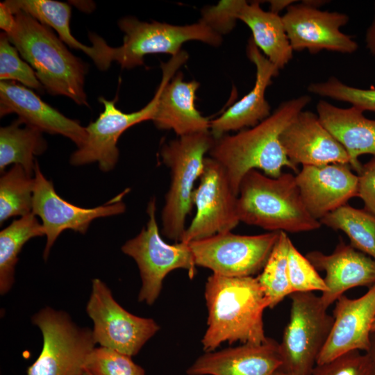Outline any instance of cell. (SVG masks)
I'll list each match as a JSON object with an SVG mask.
<instances>
[{"mask_svg": "<svg viewBox=\"0 0 375 375\" xmlns=\"http://www.w3.org/2000/svg\"><path fill=\"white\" fill-rule=\"evenodd\" d=\"M320 224L343 231L350 245L375 260V217L345 204L319 220Z\"/></svg>", "mask_w": 375, "mask_h": 375, "instance_id": "f1b7e54d", "label": "cell"}, {"mask_svg": "<svg viewBox=\"0 0 375 375\" xmlns=\"http://www.w3.org/2000/svg\"><path fill=\"white\" fill-rule=\"evenodd\" d=\"M158 96L159 91L157 90L153 98L144 108L130 113L117 108L116 99L108 101L99 97V102L103 105V111L95 121L91 122L85 127V142L71 155L70 164L81 166L97 162L103 172L113 169L119 159L117 144L120 136L130 127L152 119Z\"/></svg>", "mask_w": 375, "mask_h": 375, "instance_id": "2e32d148", "label": "cell"}, {"mask_svg": "<svg viewBox=\"0 0 375 375\" xmlns=\"http://www.w3.org/2000/svg\"><path fill=\"white\" fill-rule=\"evenodd\" d=\"M295 178L308 211L317 220L358 197V176L349 164L303 165Z\"/></svg>", "mask_w": 375, "mask_h": 375, "instance_id": "ac0fdd59", "label": "cell"}, {"mask_svg": "<svg viewBox=\"0 0 375 375\" xmlns=\"http://www.w3.org/2000/svg\"><path fill=\"white\" fill-rule=\"evenodd\" d=\"M282 20L294 51L351 54L358 48L351 36L341 31L349 21L346 13L322 10L303 1L290 6Z\"/></svg>", "mask_w": 375, "mask_h": 375, "instance_id": "5bb4252c", "label": "cell"}, {"mask_svg": "<svg viewBox=\"0 0 375 375\" xmlns=\"http://www.w3.org/2000/svg\"><path fill=\"white\" fill-rule=\"evenodd\" d=\"M310 101L307 94L290 99L257 125L215 139L208 153L224 168L237 195L242 179L251 169H260L272 178L281 176L285 167L299 172L298 167L287 157L279 138Z\"/></svg>", "mask_w": 375, "mask_h": 375, "instance_id": "6da1fadb", "label": "cell"}, {"mask_svg": "<svg viewBox=\"0 0 375 375\" xmlns=\"http://www.w3.org/2000/svg\"><path fill=\"white\" fill-rule=\"evenodd\" d=\"M34 175L13 165L0 178V223L32 213Z\"/></svg>", "mask_w": 375, "mask_h": 375, "instance_id": "f546056e", "label": "cell"}, {"mask_svg": "<svg viewBox=\"0 0 375 375\" xmlns=\"http://www.w3.org/2000/svg\"><path fill=\"white\" fill-rule=\"evenodd\" d=\"M196 212L181 242L206 238L231 231L240 222L238 195L234 192L224 168L206 157L199 183L192 194Z\"/></svg>", "mask_w": 375, "mask_h": 375, "instance_id": "7c38bea8", "label": "cell"}, {"mask_svg": "<svg viewBox=\"0 0 375 375\" xmlns=\"http://www.w3.org/2000/svg\"><path fill=\"white\" fill-rule=\"evenodd\" d=\"M13 13L16 25L8 38L44 88L52 95H63L78 105L88 106L84 90L87 65L67 49L49 26L22 10Z\"/></svg>", "mask_w": 375, "mask_h": 375, "instance_id": "3957f363", "label": "cell"}, {"mask_svg": "<svg viewBox=\"0 0 375 375\" xmlns=\"http://www.w3.org/2000/svg\"><path fill=\"white\" fill-rule=\"evenodd\" d=\"M279 343L267 338L259 344L246 343L205 352L187 369L188 375H273L281 367Z\"/></svg>", "mask_w": 375, "mask_h": 375, "instance_id": "7402d4cb", "label": "cell"}, {"mask_svg": "<svg viewBox=\"0 0 375 375\" xmlns=\"http://www.w3.org/2000/svg\"><path fill=\"white\" fill-rule=\"evenodd\" d=\"M288 272L292 293L313 291H320L322 293L327 290L324 278L292 242L288 253Z\"/></svg>", "mask_w": 375, "mask_h": 375, "instance_id": "e575fe53", "label": "cell"}, {"mask_svg": "<svg viewBox=\"0 0 375 375\" xmlns=\"http://www.w3.org/2000/svg\"><path fill=\"white\" fill-rule=\"evenodd\" d=\"M6 3L12 12L22 10L55 30L62 42L72 48L83 51L100 70H107L110 66L108 57L109 45L102 38L90 33L92 45L89 47L73 36L69 26L71 8L67 3L54 0H8Z\"/></svg>", "mask_w": 375, "mask_h": 375, "instance_id": "d4e9b609", "label": "cell"}, {"mask_svg": "<svg viewBox=\"0 0 375 375\" xmlns=\"http://www.w3.org/2000/svg\"><path fill=\"white\" fill-rule=\"evenodd\" d=\"M188 53L181 51L162 63V78L151 121L162 130H172L178 137L210 131V121L196 108L194 101L199 83L185 81L176 70L186 62Z\"/></svg>", "mask_w": 375, "mask_h": 375, "instance_id": "9a60e30c", "label": "cell"}, {"mask_svg": "<svg viewBox=\"0 0 375 375\" xmlns=\"http://www.w3.org/2000/svg\"><path fill=\"white\" fill-rule=\"evenodd\" d=\"M290 239L287 233L280 231L278 240L259 275L256 277L269 301V308L277 306L292 293L288 262Z\"/></svg>", "mask_w": 375, "mask_h": 375, "instance_id": "4dcf8cb0", "label": "cell"}, {"mask_svg": "<svg viewBox=\"0 0 375 375\" xmlns=\"http://www.w3.org/2000/svg\"><path fill=\"white\" fill-rule=\"evenodd\" d=\"M118 25L124 33L123 43L118 47H110V59L126 69L144 65V57L148 54L176 56L188 41L197 40L213 47L219 46L222 42V35L200 21L178 26L126 17L121 19Z\"/></svg>", "mask_w": 375, "mask_h": 375, "instance_id": "9c48e42d", "label": "cell"}, {"mask_svg": "<svg viewBox=\"0 0 375 375\" xmlns=\"http://www.w3.org/2000/svg\"><path fill=\"white\" fill-rule=\"evenodd\" d=\"M244 0H224L215 6L201 10L200 22L220 35L231 32L235 27L238 15Z\"/></svg>", "mask_w": 375, "mask_h": 375, "instance_id": "8d00e7d4", "label": "cell"}, {"mask_svg": "<svg viewBox=\"0 0 375 375\" xmlns=\"http://www.w3.org/2000/svg\"><path fill=\"white\" fill-rule=\"evenodd\" d=\"M85 370L92 375H145L144 369L131 356L103 347L94 348L87 360Z\"/></svg>", "mask_w": 375, "mask_h": 375, "instance_id": "836d02e7", "label": "cell"}, {"mask_svg": "<svg viewBox=\"0 0 375 375\" xmlns=\"http://www.w3.org/2000/svg\"><path fill=\"white\" fill-rule=\"evenodd\" d=\"M279 233L247 235L226 231L188 244L197 266L224 276H253L262 271Z\"/></svg>", "mask_w": 375, "mask_h": 375, "instance_id": "30bf717a", "label": "cell"}, {"mask_svg": "<svg viewBox=\"0 0 375 375\" xmlns=\"http://www.w3.org/2000/svg\"><path fill=\"white\" fill-rule=\"evenodd\" d=\"M82 375H92L91 373H90L88 370H85Z\"/></svg>", "mask_w": 375, "mask_h": 375, "instance_id": "f6af8a7d", "label": "cell"}, {"mask_svg": "<svg viewBox=\"0 0 375 375\" xmlns=\"http://www.w3.org/2000/svg\"><path fill=\"white\" fill-rule=\"evenodd\" d=\"M45 235L42 223L32 212L14 220L0 232V294L4 295L15 282L18 255L31 239Z\"/></svg>", "mask_w": 375, "mask_h": 375, "instance_id": "83f0119b", "label": "cell"}, {"mask_svg": "<svg viewBox=\"0 0 375 375\" xmlns=\"http://www.w3.org/2000/svg\"><path fill=\"white\" fill-rule=\"evenodd\" d=\"M156 199L148 203V221L140 232L127 240L122 247V252L137 263L142 280L138 301L152 305L159 297L162 282L173 270H187L192 279L196 264L188 243L178 242L168 244L160 234L156 217Z\"/></svg>", "mask_w": 375, "mask_h": 375, "instance_id": "ba28073f", "label": "cell"}, {"mask_svg": "<svg viewBox=\"0 0 375 375\" xmlns=\"http://www.w3.org/2000/svg\"><path fill=\"white\" fill-rule=\"evenodd\" d=\"M316 109L322 124L347 151L351 167L360 174L362 165L358 157H375V119L366 117L356 107L340 108L324 99L318 101Z\"/></svg>", "mask_w": 375, "mask_h": 375, "instance_id": "cb8c5ba5", "label": "cell"}, {"mask_svg": "<svg viewBox=\"0 0 375 375\" xmlns=\"http://www.w3.org/2000/svg\"><path fill=\"white\" fill-rule=\"evenodd\" d=\"M0 79L17 81L40 92L44 89L33 67L20 58L18 50L4 32L0 35Z\"/></svg>", "mask_w": 375, "mask_h": 375, "instance_id": "d6a6232c", "label": "cell"}, {"mask_svg": "<svg viewBox=\"0 0 375 375\" xmlns=\"http://www.w3.org/2000/svg\"><path fill=\"white\" fill-rule=\"evenodd\" d=\"M16 25L15 14L6 1L0 3V27L7 35L10 34Z\"/></svg>", "mask_w": 375, "mask_h": 375, "instance_id": "f35d334b", "label": "cell"}, {"mask_svg": "<svg viewBox=\"0 0 375 375\" xmlns=\"http://www.w3.org/2000/svg\"><path fill=\"white\" fill-rule=\"evenodd\" d=\"M290 297V319L279 343V369L291 375H311L330 334L333 317L312 292H293Z\"/></svg>", "mask_w": 375, "mask_h": 375, "instance_id": "52a82bcc", "label": "cell"}, {"mask_svg": "<svg viewBox=\"0 0 375 375\" xmlns=\"http://www.w3.org/2000/svg\"><path fill=\"white\" fill-rule=\"evenodd\" d=\"M207 329L201 343L205 352L223 342L259 344L267 340L262 315L269 303L256 277L212 274L205 285Z\"/></svg>", "mask_w": 375, "mask_h": 375, "instance_id": "7a4b0ae2", "label": "cell"}, {"mask_svg": "<svg viewBox=\"0 0 375 375\" xmlns=\"http://www.w3.org/2000/svg\"><path fill=\"white\" fill-rule=\"evenodd\" d=\"M238 19L251 30L254 43L260 51L279 70L293 58L282 17L271 11H265L259 1H247L240 10Z\"/></svg>", "mask_w": 375, "mask_h": 375, "instance_id": "484cf974", "label": "cell"}, {"mask_svg": "<svg viewBox=\"0 0 375 375\" xmlns=\"http://www.w3.org/2000/svg\"><path fill=\"white\" fill-rule=\"evenodd\" d=\"M279 138L287 157L297 167L349 164L344 147L311 111L300 112Z\"/></svg>", "mask_w": 375, "mask_h": 375, "instance_id": "d6986e66", "label": "cell"}, {"mask_svg": "<svg viewBox=\"0 0 375 375\" xmlns=\"http://www.w3.org/2000/svg\"><path fill=\"white\" fill-rule=\"evenodd\" d=\"M273 375H291L281 369H278Z\"/></svg>", "mask_w": 375, "mask_h": 375, "instance_id": "7bdbcfd3", "label": "cell"}, {"mask_svg": "<svg viewBox=\"0 0 375 375\" xmlns=\"http://www.w3.org/2000/svg\"><path fill=\"white\" fill-rule=\"evenodd\" d=\"M238 212L240 222L269 232H307L322 226L308 211L290 173L272 178L249 171L239 187Z\"/></svg>", "mask_w": 375, "mask_h": 375, "instance_id": "277c9868", "label": "cell"}, {"mask_svg": "<svg viewBox=\"0 0 375 375\" xmlns=\"http://www.w3.org/2000/svg\"><path fill=\"white\" fill-rule=\"evenodd\" d=\"M358 176V197L365 206V210L375 217V157L362 165Z\"/></svg>", "mask_w": 375, "mask_h": 375, "instance_id": "74e56055", "label": "cell"}, {"mask_svg": "<svg viewBox=\"0 0 375 375\" xmlns=\"http://www.w3.org/2000/svg\"><path fill=\"white\" fill-rule=\"evenodd\" d=\"M374 331H375V317H374L372 326V332H374Z\"/></svg>", "mask_w": 375, "mask_h": 375, "instance_id": "ee69618b", "label": "cell"}, {"mask_svg": "<svg viewBox=\"0 0 375 375\" xmlns=\"http://www.w3.org/2000/svg\"><path fill=\"white\" fill-rule=\"evenodd\" d=\"M311 375H372V370L367 353L352 351L316 365Z\"/></svg>", "mask_w": 375, "mask_h": 375, "instance_id": "d590c367", "label": "cell"}, {"mask_svg": "<svg viewBox=\"0 0 375 375\" xmlns=\"http://www.w3.org/2000/svg\"><path fill=\"white\" fill-rule=\"evenodd\" d=\"M309 92L336 101L347 102L363 112H375V89H362L349 85L335 76L325 81L312 83L307 88Z\"/></svg>", "mask_w": 375, "mask_h": 375, "instance_id": "1f68e13d", "label": "cell"}, {"mask_svg": "<svg viewBox=\"0 0 375 375\" xmlns=\"http://www.w3.org/2000/svg\"><path fill=\"white\" fill-rule=\"evenodd\" d=\"M86 312L93 321L97 344L131 357L160 329L153 319L134 315L122 307L99 278L92 281Z\"/></svg>", "mask_w": 375, "mask_h": 375, "instance_id": "8fae6325", "label": "cell"}, {"mask_svg": "<svg viewBox=\"0 0 375 375\" xmlns=\"http://www.w3.org/2000/svg\"><path fill=\"white\" fill-rule=\"evenodd\" d=\"M306 257L317 270L325 272L327 290L320 299L327 308L349 289L375 285V260L343 241L331 254L312 251Z\"/></svg>", "mask_w": 375, "mask_h": 375, "instance_id": "44dd1931", "label": "cell"}, {"mask_svg": "<svg viewBox=\"0 0 375 375\" xmlns=\"http://www.w3.org/2000/svg\"><path fill=\"white\" fill-rule=\"evenodd\" d=\"M365 44L366 48L375 60V2L374 17L365 33Z\"/></svg>", "mask_w": 375, "mask_h": 375, "instance_id": "ab89813d", "label": "cell"}, {"mask_svg": "<svg viewBox=\"0 0 375 375\" xmlns=\"http://www.w3.org/2000/svg\"><path fill=\"white\" fill-rule=\"evenodd\" d=\"M215 138L210 131L180 136L162 145L160 156L170 171V184L161 212L162 234L181 242L192 204L196 181L202 174L205 155Z\"/></svg>", "mask_w": 375, "mask_h": 375, "instance_id": "5b68a950", "label": "cell"}, {"mask_svg": "<svg viewBox=\"0 0 375 375\" xmlns=\"http://www.w3.org/2000/svg\"><path fill=\"white\" fill-rule=\"evenodd\" d=\"M15 113L24 124L42 133L59 134L79 148L87 137L85 127L43 101L31 90L13 81L0 82V115Z\"/></svg>", "mask_w": 375, "mask_h": 375, "instance_id": "ffe728a7", "label": "cell"}, {"mask_svg": "<svg viewBox=\"0 0 375 375\" xmlns=\"http://www.w3.org/2000/svg\"><path fill=\"white\" fill-rule=\"evenodd\" d=\"M372 366V375H375V331L370 336V346L367 352Z\"/></svg>", "mask_w": 375, "mask_h": 375, "instance_id": "b9f144b4", "label": "cell"}, {"mask_svg": "<svg viewBox=\"0 0 375 375\" xmlns=\"http://www.w3.org/2000/svg\"><path fill=\"white\" fill-rule=\"evenodd\" d=\"M269 2V11L278 14L283 9H287L290 6L297 2L293 0H272Z\"/></svg>", "mask_w": 375, "mask_h": 375, "instance_id": "60d3db41", "label": "cell"}, {"mask_svg": "<svg viewBox=\"0 0 375 375\" xmlns=\"http://www.w3.org/2000/svg\"><path fill=\"white\" fill-rule=\"evenodd\" d=\"M247 55L256 67L254 85L222 115L210 121V131L215 139L229 131L253 127L271 115L265 92L280 70L260 51L251 38L248 41Z\"/></svg>", "mask_w": 375, "mask_h": 375, "instance_id": "603a6c76", "label": "cell"}, {"mask_svg": "<svg viewBox=\"0 0 375 375\" xmlns=\"http://www.w3.org/2000/svg\"><path fill=\"white\" fill-rule=\"evenodd\" d=\"M128 191L129 189H126L108 202L94 208L79 207L57 194L53 183L46 178L36 162L32 212L41 219L47 238L44 259L48 258L51 247L62 231L70 229L84 234L94 219L124 213L126 205L122 199Z\"/></svg>", "mask_w": 375, "mask_h": 375, "instance_id": "4fadbf2b", "label": "cell"}, {"mask_svg": "<svg viewBox=\"0 0 375 375\" xmlns=\"http://www.w3.org/2000/svg\"><path fill=\"white\" fill-rule=\"evenodd\" d=\"M333 317V326L317 365L352 351H368L375 317V285L359 298L350 299L344 294L339 297Z\"/></svg>", "mask_w": 375, "mask_h": 375, "instance_id": "e0dca14e", "label": "cell"}, {"mask_svg": "<svg viewBox=\"0 0 375 375\" xmlns=\"http://www.w3.org/2000/svg\"><path fill=\"white\" fill-rule=\"evenodd\" d=\"M19 119L0 128V171L7 166L19 165L30 174L34 175L35 156L43 153L47 148L42 132L25 124Z\"/></svg>", "mask_w": 375, "mask_h": 375, "instance_id": "4316f807", "label": "cell"}, {"mask_svg": "<svg viewBox=\"0 0 375 375\" xmlns=\"http://www.w3.org/2000/svg\"><path fill=\"white\" fill-rule=\"evenodd\" d=\"M41 331L42 351L27 375H82L97 344L92 329L78 326L65 311L46 307L31 318Z\"/></svg>", "mask_w": 375, "mask_h": 375, "instance_id": "8992f818", "label": "cell"}]
</instances>
